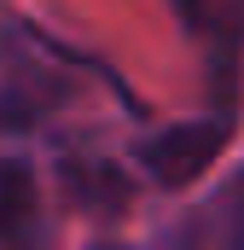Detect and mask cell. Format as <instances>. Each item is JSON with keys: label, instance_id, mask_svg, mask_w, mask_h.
Returning a JSON list of instances; mask_svg holds the SVG:
<instances>
[{"label": "cell", "instance_id": "3957f363", "mask_svg": "<svg viewBox=\"0 0 244 250\" xmlns=\"http://www.w3.org/2000/svg\"><path fill=\"white\" fill-rule=\"evenodd\" d=\"M233 215H239V227H244V181H239V192H233Z\"/></svg>", "mask_w": 244, "mask_h": 250}, {"label": "cell", "instance_id": "7a4b0ae2", "mask_svg": "<svg viewBox=\"0 0 244 250\" xmlns=\"http://www.w3.org/2000/svg\"><path fill=\"white\" fill-rule=\"evenodd\" d=\"M41 233V192L29 163H0V245H23Z\"/></svg>", "mask_w": 244, "mask_h": 250}, {"label": "cell", "instance_id": "6da1fadb", "mask_svg": "<svg viewBox=\"0 0 244 250\" xmlns=\"http://www.w3.org/2000/svg\"><path fill=\"white\" fill-rule=\"evenodd\" d=\"M233 128H239V93H233V82H227V93H221V105H215L209 117L163 128L157 140L140 146V163H145V175H151L157 187H192L198 175L215 169V157L227 151Z\"/></svg>", "mask_w": 244, "mask_h": 250}]
</instances>
